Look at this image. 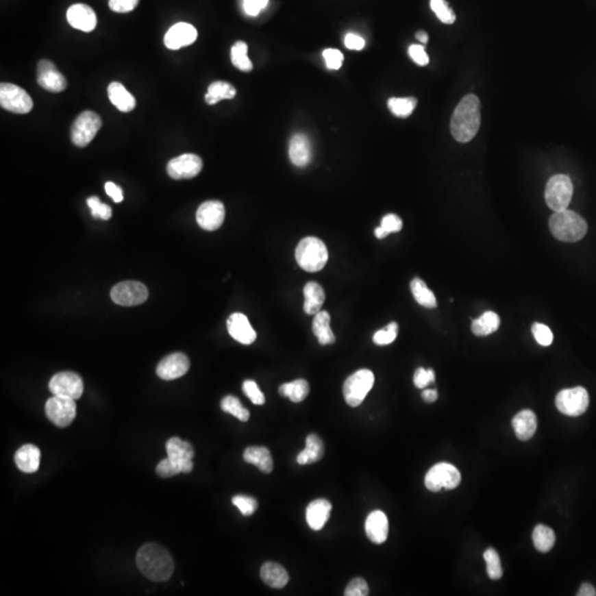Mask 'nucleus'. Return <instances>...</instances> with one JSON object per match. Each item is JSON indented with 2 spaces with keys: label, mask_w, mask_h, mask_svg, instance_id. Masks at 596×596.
Listing matches in <instances>:
<instances>
[{
  "label": "nucleus",
  "mask_w": 596,
  "mask_h": 596,
  "mask_svg": "<svg viewBox=\"0 0 596 596\" xmlns=\"http://www.w3.org/2000/svg\"><path fill=\"white\" fill-rule=\"evenodd\" d=\"M480 102L475 94L462 99L451 119V133L458 142H469L480 127Z\"/></svg>",
  "instance_id": "1"
},
{
  "label": "nucleus",
  "mask_w": 596,
  "mask_h": 596,
  "mask_svg": "<svg viewBox=\"0 0 596 596\" xmlns=\"http://www.w3.org/2000/svg\"><path fill=\"white\" fill-rule=\"evenodd\" d=\"M136 563L139 571L155 582H165L175 570L173 556L157 543L142 545L137 552Z\"/></svg>",
  "instance_id": "2"
},
{
  "label": "nucleus",
  "mask_w": 596,
  "mask_h": 596,
  "mask_svg": "<svg viewBox=\"0 0 596 596\" xmlns=\"http://www.w3.org/2000/svg\"><path fill=\"white\" fill-rule=\"evenodd\" d=\"M549 227L554 238L559 241L578 242L588 233V223L574 211H556L549 220Z\"/></svg>",
  "instance_id": "3"
},
{
  "label": "nucleus",
  "mask_w": 596,
  "mask_h": 596,
  "mask_svg": "<svg viewBox=\"0 0 596 596\" xmlns=\"http://www.w3.org/2000/svg\"><path fill=\"white\" fill-rule=\"evenodd\" d=\"M295 258L299 267L306 272H319L328 261V250L321 240L308 236L298 243Z\"/></svg>",
  "instance_id": "4"
},
{
  "label": "nucleus",
  "mask_w": 596,
  "mask_h": 596,
  "mask_svg": "<svg viewBox=\"0 0 596 596\" xmlns=\"http://www.w3.org/2000/svg\"><path fill=\"white\" fill-rule=\"evenodd\" d=\"M573 196V184L567 175H556L549 179L545 186V198L551 210L562 211L568 209Z\"/></svg>",
  "instance_id": "5"
},
{
  "label": "nucleus",
  "mask_w": 596,
  "mask_h": 596,
  "mask_svg": "<svg viewBox=\"0 0 596 596\" xmlns=\"http://www.w3.org/2000/svg\"><path fill=\"white\" fill-rule=\"evenodd\" d=\"M375 384V375L368 369H361L347 377L344 384V397L347 404L357 408L364 402Z\"/></svg>",
  "instance_id": "6"
},
{
  "label": "nucleus",
  "mask_w": 596,
  "mask_h": 596,
  "mask_svg": "<svg viewBox=\"0 0 596 596\" xmlns=\"http://www.w3.org/2000/svg\"><path fill=\"white\" fill-rule=\"evenodd\" d=\"M460 480L462 477L460 471L455 466L449 463H440L433 466L427 471L424 483L429 491L437 493L444 489L451 491L456 488L460 485Z\"/></svg>",
  "instance_id": "7"
},
{
  "label": "nucleus",
  "mask_w": 596,
  "mask_h": 596,
  "mask_svg": "<svg viewBox=\"0 0 596 596\" xmlns=\"http://www.w3.org/2000/svg\"><path fill=\"white\" fill-rule=\"evenodd\" d=\"M102 127V119L92 111H84L74 121L71 127V140L77 147H86L97 136Z\"/></svg>",
  "instance_id": "8"
},
{
  "label": "nucleus",
  "mask_w": 596,
  "mask_h": 596,
  "mask_svg": "<svg viewBox=\"0 0 596 596\" xmlns=\"http://www.w3.org/2000/svg\"><path fill=\"white\" fill-rule=\"evenodd\" d=\"M590 404V397L583 386L560 391L556 397V406L562 414L580 417L585 413Z\"/></svg>",
  "instance_id": "9"
},
{
  "label": "nucleus",
  "mask_w": 596,
  "mask_h": 596,
  "mask_svg": "<svg viewBox=\"0 0 596 596\" xmlns=\"http://www.w3.org/2000/svg\"><path fill=\"white\" fill-rule=\"evenodd\" d=\"M0 105L12 113L27 114L34 108V102L23 88L12 83H1Z\"/></svg>",
  "instance_id": "10"
},
{
  "label": "nucleus",
  "mask_w": 596,
  "mask_h": 596,
  "mask_svg": "<svg viewBox=\"0 0 596 596\" xmlns=\"http://www.w3.org/2000/svg\"><path fill=\"white\" fill-rule=\"evenodd\" d=\"M46 414L54 425L58 427H66L77 417L75 400L53 395L47 401Z\"/></svg>",
  "instance_id": "11"
},
{
  "label": "nucleus",
  "mask_w": 596,
  "mask_h": 596,
  "mask_svg": "<svg viewBox=\"0 0 596 596\" xmlns=\"http://www.w3.org/2000/svg\"><path fill=\"white\" fill-rule=\"evenodd\" d=\"M111 298L121 306H137L147 301V287L140 282H122L112 288Z\"/></svg>",
  "instance_id": "12"
},
{
  "label": "nucleus",
  "mask_w": 596,
  "mask_h": 596,
  "mask_svg": "<svg viewBox=\"0 0 596 596\" xmlns=\"http://www.w3.org/2000/svg\"><path fill=\"white\" fill-rule=\"evenodd\" d=\"M49 389L53 395L77 400L83 395L84 384L81 377L77 373L64 371L60 372L52 377L49 382Z\"/></svg>",
  "instance_id": "13"
},
{
  "label": "nucleus",
  "mask_w": 596,
  "mask_h": 596,
  "mask_svg": "<svg viewBox=\"0 0 596 596\" xmlns=\"http://www.w3.org/2000/svg\"><path fill=\"white\" fill-rule=\"evenodd\" d=\"M202 171V159L195 153H184L168 162L167 173L175 180L191 179Z\"/></svg>",
  "instance_id": "14"
},
{
  "label": "nucleus",
  "mask_w": 596,
  "mask_h": 596,
  "mask_svg": "<svg viewBox=\"0 0 596 596\" xmlns=\"http://www.w3.org/2000/svg\"><path fill=\"white\" fill-rule=\"evenodd\" d=\"M197 223L206 231H216L223 225L225 208L221 201L210 200L202 203L197 210Z\"/></svg>",
  "instance_id": "15"
},
{
  "label": "nucleus",
  "mask_w": 596,
  "mask_h": 596,
  "mask_svg": "<svg viewBox=\"0 0 596 596\" xmlns=\"http://www.w3.org/2000/svg\"><path fill=\"white\" fill-rule=\"evenodd\" d=\"M37 81L41 88L52 93L64 91L68 86L64 75L58 71L53 63L49 60H41L38 63Z\"/></svg>",
  "instance_id": "16"
},
{
  "label": "nucleus",
  "mask_w": 596,
  "mask_h": 596,
  "mask_svg": "<svg viewBox=\"0 0 596 596\" xmlns=\"http://www.w3.org/2000/svg\"><path fill=\"white\" fill-rule=\"evenodd\" d=\"M190 361L182 352H175L164 358L157 366V375L162 380H175L187 373Z\"/></svg>",
  "instance_id": "17"
},
{
  "label": "nucleus",
  "mask_w": 596,
  "mask_h": 596,
  "mask_svg": "<svg viewBox=\"0 0 596 596\" xmlns=\"http://www.w3.org/2000/svg\"><path fill=\"white\" fill-rule=\"evenodd\" d=\"M166 449L168 457L182 467V473L187 474L193 471L195 451L190 443L179 437H173L166 444Z\"/></svg>",
  "instance_id": "18"
},
{
  "label": "nucleus",
  "mask_w": 596,
  "mask_h": 596,
  "mask_svg": "<svg viewBox=\"0 0 596 596\" xmlns=\"http://www.w3.org/2000/svg\"><path fill=\"white\" fill-rule=\"evenodd\" d=\"M197 37H198V32L193 25L179 23L168 30L164 42L169 50H179L184 47L193 45L196 41Z\"/></svg>",
  "instance_id": "19"
},
{
  "label": "nucleus",
  "mask_w": 596,
  "mask_h": 596,
  "mask_svg": "<svg viewBox=\"0 0 596 596\" xmlns=\"http://www.w3.org/2000/svg\"><path fill=\"white\" fill-rule=\"evenodd\" d=\"M66 19L70 26L84 32H93L97 23L95 12L86 3L72 5L66 12Z\"/></svg>",
  "instance_id": "20"
},
{
  "label": "nucleus",
  "mask_w": 596,
  "mask_h": 596,
  "mask_svg": "<svg viewBox=\"0 0 596 596\" xmlns=\"http://www.w3.org/2000/svg\"><path fill=\"white\" fill-rule=\"evenodd\" d=\"M227 332L234 340L242 345H251L256 341V332L251 326L247 316L234 312L227 321Z\"/></svg>",
  "instance_id": "21"
},
{
  "label": "nucleus",
  "mask_w": 596,
  "mask_h": 596,
  "mask_svg": "<svg viewBox=\"0 0 596 596\" xmlns=\"http://www.w3.org/2000/svg\"><path fill=\"white\" fill-rule=\"evenodd\" d=\"M366 534L372 543L375 545H381L386 543L389 534V521L388 517L381 510L372 511L369 516L367 517Z\"/></svg>",
  "instance_id": "22"
},
{
  "label": "nucleus",
  "mask_w": 596,
  "mask_h": 596,
  "mask_svg": "<svg viewBox=\"0 0 596 596\" xmlns=\"http://www.w3.org/2000/svg\"><path fill=\"white\" fill-rule=\"evenodd\" d=\"M290 162L296 167H306L312 160V146L310 139L304 134H296L290 142Z\"/></svg>",
  "instance_id": "23"
},
{
  "label": "nucleus",
  "mask_w": 596,
  "mask_h": 596,
  "mask_svg": "<svg viewBox=\"0 0 596 596\" xmlns=\"http://www.w3.org/2000/svg\"><path fill=\"white\" fill-rule=\"evenodd\" d=\"M332 504L326 499H316L306 509V521L312 530L319 531L324 528L330 519Z\"/></svg>",
  "instance_id": "24"
},
{
  "label": "nucleus",
  "mask_w": 596,
  "mask_h": 596,
  "mask_svg": "<svg viewBox=\"0 0 596 596\" xmlns=\"http://www.w3.org/2000/svg\"><path fill=\"white\" fill-rule=\"evenodd\" d=\"M40 458H41L40 449L32 444H27L20 447L14 455V462L18 469L27 474H32L38 471Z\"/></svg>",
  "instance_id": "25"
},
{
  "label": "nucleus",
  "mask_w": 596,
  "mask_h": 596,
  "mask_svg": "<svg viewBox=\"0 0 596 596\" xmlns=\"http://www.w3.org/2000/svg\"><path fill=\"white\" fill-rule=\"evenodd\" d=\"M108 94L112 104L123 113L132 112L136 106V99L124 88L122 83H111L108 88Z\"/></svg>",
  "instance_id": "26"
},
{
  "label": "nucleus",
  "mask_w": 596,
  "mask_h": 596,
  "mask_svg": "<svg viewBox=\"0 0 596 596\" xmlns=\"http://www.w3.org/2000/svg\"><path fill=\"white\" fill-rule=\"evenodd\" d=\"M538 426L536 414L530 410L519 412L512 420V427L520 440H529L534 436Z\"/></svg>",
  "instance_id": "27"
},
{
  "label": "nucleus",
  "mask_w": 596,
  "mask_h": 596,
  "mask_svg": "<svg viewBox=\"0 0 596 596\" xmlns=\"http://www.w3.org/2000/svg\"><path fill=\"white\" fill-rule=\"evenodd\" d=\"M261 579L273 588H283L290 581V575L281 564L266 562L262 565Z\"/></svg>",
  "instance_id": "28"
},
{
  "label": "nucleus",
  "mask_w": 596,
  "mask_h": 596,
  "mask_svg": "<svg viewBox=\"0 0 596 596\" xmlns=\"http://www.w3.org/2000/svg\"><path fill=\"white\" fill-rule=\"evenodd\" d=\"M245 462L256 466L262 473L270 474L273 471V460L271 453L263 446H251L243 453Z\"/></svg>",
  "instance_id": "29"
},
{
  "label": "nucleus",
  "mask_w": 596,
  "mask_h": 596,
  "mask_svg": "<svg viewBox=\"0 0 596 596\" xmlns=\"http://www.w3.org/2000/svg\"><path fill=\"white\" fill-rule=\"evenodd\" d=\"M304 310L308 315H316L321 312V307L325 303L324 288L315 283L308 282L304 287Z\"/></svg>",
  "instance_id": "30"
},
{
  "label": "nucleus",
  "mask_w": 596,
  "mask_h": 596,
  "mask_svg": "<svg viewBox=\"0 0 596 596\" xmlns=\"http://www.w3.org/2000/svg\"><path fill=\"white\" fill-rule=\"evenodd\" d=\"M324 443L321 437L316 434H310L306 438V449L301 451L297 456V463L299 465L316 463L324 456Z\"/></svg>",
  "instance_id": "31"
},
{
  "label": "nucleus",
  "mask_w": 596,
  "mask_h": 596,
  "mask_svg": "<svg viewBox=\"0 0 596 596\" xmlns=\"http://www.w3.org/2000/svg\"><path fill=\"white\" fill-rule=\"evenodd\" d=\"M312 332L321 346L335 343V335L330 330V316L326 310H321L316 314L312 321Z\"/></svg>",
  "instance_id": "32"
},
{
  "label": "nucleus",
  "mask_w": 596,
  "mask_h": 596,
  "mask_svg": "<svg viewBox=\"0 0 596 596\" xmlns=\"http://www.w3.org/2000/svg\"><path fill=\"white\" fill-rule=\"evenodd\" d=\"M500 326V318L494 312H486L480 318L474 319L471 324V332L475 336L484 337L497 332Z\"/></svg>",
  "instance_id": "33"
},
{
  "label": "nucleus",
  "mask_w": 596,
  "mask_h": 596,
  "mask_svg": "<svg viewBox=\"0 0 596 596\" xmlns=\"http://www.w3.org/2000/svg\"><path fill=\"white\" fill-rule=\"evenodd\" d=\"M236 90L230 83L225 81H216L211 83L208 88V93L206 94L205 99L208 105H214L222 99H231L236 97Z\"/></svg>",
  "instance_id": "34"
},
{
  "label": "nucleus",
  "mask_w": 596,
  "mask_h": 596,
  "mask_svg": "<svg viewBox=\"0 0 596 596\" xmlns=\"http://www.w3.org/2000/svg\"><path fill=\"white\" fill-rule=\"evenodd\" d=\"M278 392L283 397H288L294 403H299L301 401H304L310 393V384L304 379H297L292 382L282 384L278 388Z\"/></svg>",
  "instance_id": "35"
},
{
  "label": "nucleus",
  "mask_w": 596,
  "mask_h": 596,
  "mask_svg": "<svg viewBox=\"0 0 596 596\" xmlns=\"http://www.w3.org/2000/svg\"><path fill=\"white\" fill-rule=\"evenodd\" d=\"M410 287H411L412 295L414 296L415 301L421 306L426 308H435L437 306L434 293L430 290L423 280L419 277L413 278Z\"/></svg>",
  "instance_id": "36"
},
{
  "label": "nucleus",
  "mask_w": 596,
  "mask_h": 596,
  "mask_svg": "<svg viewBox=\"0 0 596 596\" xmlns=\"http://www.w3.org/2000/svg\"><path fill=\"white\" fill-rule=\"evenodd\" d=\"M534 548L539 552L547 554L556 545V534L545 525H538L532 534Z\"/></svg>",
  "instance_id": "37"
},
{
  "label": "nucleus",
  "mask_w": 596,
  "mask_h": 596,
  "mask_svg": "<svg viewBox=\"0 0 596 596\" xmlns=\"http://www.w3.org/2000/svg\"><path fill=\"white\" fill-rule=\"evenodd\" d=\"M417 104L415 97H391L388 101V108L391 113L401 119L409 117L417 108Z\"/></svg>",
  "instance_id": "38"
},
{
  "label": "nucleus",
  "mask_w": 596,
  "mask_h": 596,
  "mask_svg": "<svg viewBox=\"0 0 596 596\" xmlns=\"http://www.w3.org/2000/svg\"><path fill=\"white\" fill-rule=\"evenodd\" d=\"M231 61L233 66L243 72H250L253 70V64L247 55V45L243 41L238 42L231 49Z\"/></svg>",
  "instance_id": "39"
},
{
  "label": "nucleus",
  "mask_w": 596,
  "mask_h": 596,
  "mask_svg": "<svg viewBox=\"0 0 596 596\" xmlns=\"http://www.w3.org/2000/svg\"><path fill=\"white\" fill-rule=\"evenodd\" d=\"M221 409L229 413V414L236 417L242 422H247L250 419V412L245 409V406H242L241 402L238 397L233 395H227L223 397L221 401Z\"/></svg>",
  "instance_id": "40"
},
{
  "label": "nucleus",
  "mask_w": 596,
  "mask_h": 596,
  "mask_svg": "<svg viewBox=\"0 0 596 596\" xmlns=\"http://www.w3.org/2000/svg\"><path fill=\"white\" fill-rule=\"evenodd\" d=\"M484 559L487 564V574L491 580H499L503 576V567L499 554L495 549L489 548L484 552Z\"/></svg>",
  "instance_id": "41"
},
{
  "label": "nucleus",
  "mask_w": 596,
  "mask_h": 596,
  "mask_svg": "<svg viewBox=\"0 0 596 596\" xmlns=\"http://www.w3.org/2000/svg\"><path fill=\"white\" fill-rule=\"evenodd\" d=\"M431 9L436 14V17L446 25H451L456 20V14L449 7L446 0H431Z\"/></svg>",
  "instance_id": "42"
},
{
  "label": "nucleus",
  "mask_w": 596,
  "mask_h": 596,
  "mask_svg": "<svg viewBox=\"0 0 596 596\" xmlns=\"http://www.w3.org/2000/svg\"><path fill=\"white\" fill-rule=\"evenodd\" d=\"M397 323H390L384 330H377L373 335V343L377 346H386L393 343L397 339Z\"/></svg>",
  "instance_id": "43"
},
{
  "label": "nucleus",
  "mask_w": 596,
  "mask_h": 596,
  "mask_svg": "<svg viewBox=\"0 0 596 596\" xmlns=\"http://www.w3.org/2000/svg\"><path fill=\"white\" fill-rule=\"evenodd\" d=\"M233 505L236 506L238 510L241 511L243 516H251L256 512L258 504L253 497L245 496V495H236L232 498Z\"/></svg>",
  "instance_id": "44"
},
{
  "label": "nucleus",
  "mask_w": 596,
  "mask_h": 596,
  "mask_svg": "<svg viewBox=\"0 0 596 596\" xmlns=\"http://www.w3.org/2000/svg\"><path fill=\"white\" fill-rule=\"evenodd\" d=\"M88 206L91 209L92 216L94 218L108 220L112 218V208L110 206L102 203L97 197H91L88 199Z\"/></svg>",
  "instance_id": "45"
},
{
  "label": "nucleus",
  "mask_w": 596,
  "mask_h": 596,
  "mask_svg": "<svg viewBox=\"0 0 596 596\" xmlns=\"http://www.w3.org/2000/svg\"><path fill=\"white\" fill-rule=\"evenodd\" d=\"M532 335L536 343L541 346L548 347L554 343V334L547 325L534 323L532 325Z\"/></svg>",
  "instance_id": "46"
},
{
  "label": "nucleus",
  "mask_w": 596,
  "mask_h": 596,
  "mask_svg": "<svg viewBox=\"0 0 596 596\" xmlns=\"http://www.w3.org/2000/svg\"><path fill=\"white\" fill-rule=\"evenodd\" d=\"M243 392L251 402L256 406H263L265 403V397L263 392L260 390L256 381L247 380L243 382Z\"/></svg>",
  "instance_id": "47"
},
{
  "label": "nucleus",
  "mask_w": 596,
  "mask_h": 596,
  "mask_svg": "<svg viewBox=\"0 0 596 596\" xmlns=\"http://www.w3.org/2000/svg\"><path fill=\"white\" fill-rule=\"evenodd\" d=\"M156 473L162 478H169L175 475L182 474V469L178 464L175 463L169 457H167L157 465Z\"/></svg>",
  "instance_id": "48"
},
{
  "label": "nucleus",
  "mask_w": 596,
  "mask_h": 596,
  "mask_svg": "<svg viewBox=\"0 0 596 596\" xmlns=\"http://www.w3.org/2000/svg\"><path fill=\"white\" fill-rule=\"evenodd\" d=\"M345 595L346 596H367L369 595V586L368 583L361 578H356V579L350 581L349 584L347 585L345 590Z\"/></svg>",
  "instance_id": "49"
},
{
  "label": "nucleus",
  "mask_w": 596,
  "mask_h": 596,
  "mask_svg": "<svg viewBox=\"0 0 596 596\" xmlns=\"http://www.w3.org/2000/svg\"><path fill=\"white\" fill-rule=\"evenodd\" d=\"M327 68L330 70H339L344 63V54L337 49H326L323 52Z\"/></svg>",
  "instance_id": "50"
},
{
  "label": "nucleus",
  "mask_w": 596,
  "mask_h": 596,
  "mask_svg": "<svg viewBox=\"0 0 596 596\" xmlns=\"http://www.w3.org/2000/svg\"><path fill=\"white\" fill-rule=\"evenodd\" d=\"M414 384L419 389H424L429 384H433L435 381V373L432 369L426 370L424 368H419L415 371L414 377H413Z\"/></svg>",
  "instance_id": "51"
},
{
  "label": "nucleus",
  "mask_w": 596,
  "mask_h": 596,
  "mask_svg": "<svg viewBox=\"0 0 596 596\" xmlns=\"http://www.w3.org/2000/svg\"><path fill=\"white\" fill-rule=\"evenodd\" d=\"M380 227L388 234H390V233L399 232V231L402 230L403 222L401 220L400 216H397V214H393V213H390V214H386V216L382 218Z\"/></svg>",
  "instance_id": "52"
},
{
  "label": "nucleus",
  "mask_w": 596,
  "mask_h": 596,
  "mask_svg": "<svg viewBox=\"0 0 596 596\" xmlns=\"http://www.w3.org/2000/svg\"><path fill=\"white\" fill-rule=\"evenodd\" d=\"M139 0H110L108 7L113 12L119 14H126L133 12L138 6Z\"/></svg>",
  "instance_id": "53"
},
{
  "label": "nucleus",
  "mask_w": 596,
  "mask_h": 596,
  "mask_svg": "<svg viewBox=\"0 0 596 596\" xmlns=\"http://www.w3.org/2000/svg\"><path fill=\"white\" fill-rule=\"evenodd\" d=\"M409 55L419 66H424L429 64V55L426 53L424 47L420 46V45H412V46H410Z\"/></svg>",
  "instance_id": "54"
},
{
  "label": "nucleus",
  "mask_w": 596,
  "mask_h": 596,
  "mask_svg": "<svg viewBox=\"0 0 596 596\" xmlns=\"http://www.w3.org/2000/svg\"><path fill=\"white\" fill-rule=\"evenodd\" d=\"M269 0H243V9L251 17H256L263 9L266 8Z\"/></svg>",
  "instance_id": "55"
},
{
  "label": "nucleus",
  "mask_w": 596,
  "mask_h": 596,
  "mask_svg": "<svg viewBox=\"0 0 596 596\" xmlns=\"http://www.w3.org/2000/svg\"><path fill=\"white\" fill-rule=\"evenodd\" d=\"M345 46L350 49V50L359 51V50H362L364 48L366 41H364V38L358 36V34H348L345 37Z\"/></svg>",
  "instance_id": "56"
},
{
  "label": "nucleus",
  "mask_w": 596,
  "mask_h": 596,
  "mask_svg": "<svg viewBox=\"0 0 596 596\" xmlns=\"http://www.w3.org/2000/svg\"><path fill=\"white\" fill-rule=\"evenodd\" d=\"M105 191L106 193H108V196H110L112 199H113L114 202L119 203V202L123 201L124 196H123L122 188L119 187V186L117 185H115L114 182H106Z\"/></svg>",
  "instance_id": "57"
},
{
  "label": "nucleus",
  "mask_w": 596,
  "mask_h": 596,
  "mask_svg": "<svg viewBox=\"0 0 596 596\" xmlns=\"http://www.w3.org/2000/svg\"><path fill=\"white\" fill-rule=\"evenodd\" d=\"M578 596H595L596 591L593 585L590 583H583L581 588H579V592L576 593Z\"/></svg>",
  "instance_id": "58"
},
{
  "label": "nucleus",
  "mask_w": 596,
  "mask_h": 596,
  "mask_svg": "<svg viewBox=\"0 0 596 596\" xmlns=\"http://www.w3.org/2000/svg\"><path fill=\"white\" fill-rule=\"evenodd\" d=\"M422 397H423V400L425 401L426 403H433V402L437 400L438 395H437L436 390L425 389L423 393H422Z\"/></svg>",
  "instance_id": "59"
},
{
  "label": "nucleus",
  "mask_w": 596,
  "mask_h": 596,
  "mask_svg": "<svg viewBox=\"0 0 596 596\" xmlns=\"http://www.w3.org/2000/svg\"><path fill=\"white\" fill-rule=\"evenodd\" d=\"M415 37H417V39L419 40L421 43H424V45L427 43V41H429V34H426L425 32H417V34H415Z\"/></svg>",
  "instance_id": "60"
},
{
  "label": "nucleus",
  "mask_w": 596,
  "mask_h": 596,
  "mask_svg": "<svg viewBox=\"0 0 596 596\" xmlns=\"http://www.w3.org/2000/svg\"><path fill=\"white\" fill-rule=\"evenodd\" d=\"M375 236H377V238H380L381 240V238H386V236H389V234H388V233H386V231L382 229V227H377V229H375Z\"/></svg>",
  "instance_id": "61"
}]
</instances>
